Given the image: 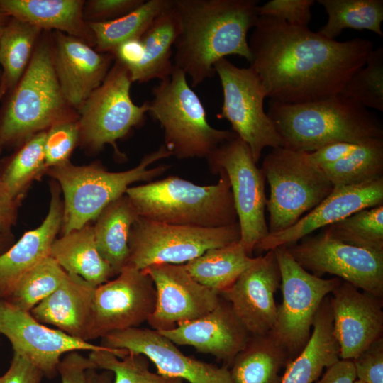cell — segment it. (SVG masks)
<instances>
[{"label":"cell","instance_id":"5bb4252c","mask_svg":"<svg viewBox=\"0 0 383 383\" xmlns=\"http://www.w3.org/2000/svg\"><path fill=\"white\" fill-rule=\"evenodd\" d=\"M155 285L143 270L125 267L115 278L95 289L89 328V341L138 327L154 311Z\"/></svg>","mask_w":383,"mask_h":383},{"label":"cell","instance_id":"44dd1931","mask_svg":"<svg viewBox=\"0 0 383 383\" xmlns=\"http://www.w3.org/2000/svg\"><path fill=\"white\" fill-rule=\"evenodd\" d=\"M383 204V177L360 184L334 186L330 194L289 228L269 233L257 243L260 252L287 246L313 231L340 221L357 211Z\"/></svg>","mask_w":383,"mask_h":383},{"label":"cell","instance_id":"ee69618b","mask_svg":"<svg viewBox=\"0 0 383 383\" xmlns=\"http://www.w3.org/2000/svg\"><path fill=\"white\" fill-rule=\"evenodd\" d=\"M313 0H270L258 7L259 16L273 17L292 26L308 27Z\"/></svg>","mask_w":383,"mask_h":383},{"label":"cell","instance_id":"ffe728a7","mask_svg":"<svg viewBox=\"0 0 383 383\" xmlns=\"http://www.w3.org/2000/svg\"><path fill=\"white\" fill-rule=\"evenodd\" d=\"M330 296L340 359L353 360L382 338V298L342 280Z\"/></svg>","mask_w":383,"mask_h":383},{"label":"cell","instance_id":"6f0895ef","mask_svg":"<svg viewBox=\"0 0 383 383\" xmlns=\"http://www.w3.org/2000/svg\"><path fill=\"white\" fill-rule=\"evenodd\" d=\"M354 383H364L363 382L356 379Z\"/></svg>","mask_w":383,"mask_h":383},{"label":"cell","instance_id":"7402d4cb","mask_svg":"<svg viewBox=\"0 0 383 383\" xmlns=\"http://www.w3.org/2000/svg\"><path fill=\"white\" fill-rule=\"evenodd\" d=\"M52 57L62 95L70 106L78 110L104 82L114 58L60 32H55Z\"/></svg>","mask_w":383,"mask_h":383},{"label":"cell","instance_id":"b9f144b4","mask_svg":"<svg viewBox=\"0 0 383 383\" xmlns=\"http://www.w3.org/2000/svg\"><path fill=\"white\" fill-rule=\"evenodd\" d=\"M79 140L78 120L62 121L48 129L44 145L47 169L70 161L69 158Z\"/></svg>","mask_w":383,"mask_h":383},{"label":"cell","instance_id":"8fae6325","mask_svg":"<svg viewBox=\"0 0 383 383\" xmlns=\"http://www.w3.org/2000/svg\"><path fill=\"white\" fill-rule=\"evenodd\" d=\"M132 82L128 69L116 60L101 84L79 108V140L91 150L109 144L118 156L122 155L116 141L144 122L149 101L140 106L133 103Z\"/></svg>","mask_w":383,"mask_h":383},{"label":"cell","instance_id":"11a10c76","mask_svg":"<svg viewBox=\"0 0 383 383\" xmlns=\"http://www.w3.org/2000/svg\"><path fill=\"white\" fill-rule=\"evenodd\" d=\"M8 90V88L5 84V82L1 79V82H0V100L2 98V96L4 95V94L6 92V91ZM1 150H0V152H1Z\"/></svg>","mask_w":383,"mask_h":383},{"label":"cell","instance_id":"4fadbf2b","mask_svg":"<svg viewBox=\"0 0 383 383\" xmlns=\"http://www.w3.org/2000/svg\"><path fill=\"white\" fill-rule=\"evenodd\" d=\"M212 173L226 174L240 230V243L251 256L255 245L269 234L265 218V177L247 144L240 138L228 140L206 159Z\"/></svg>","mask_w":383,"mask_h":383},{"label":"cell","instance_id":"3957f363","mask_svg":"<svg viewBox=\"0 0 383 383\" xmlns=\"http://www.w3.org/2000/svg\"><path fill=\"white\" fill-rule=\"evenodd\" d=\"M267 115L282 147L310 153L328 144H363L383 139L381 121L367 109L340 94L300 104L270 101Z\"/></svg>","mask_w":383,"mask_h":383},{"label":"cell","instance_id":"d6986e66","mask_svg":"<svg viewBox=\"0 0 383 383\" xmlns=\"http://www.w3.org/2000/svg\"><path fill=\"white\" fill-rule=\"evenodd\" d=\"M280 282V270L272 250L255 257L254 262L220 296L230 303L250 335H265L275 323L277 305L274 294Z\"/></svg>","mask_w":383,"mask_h":383},{"label":"cell","instance_id":"ba28073f","mask_svg":"<svg viewBox=\"0 0 383 383\" xmlns=\"http://www.w3.org/2000/svg\"><path fill=\"white\" fill-rule=\"evenodd\" d=\"M270 185L266 209L269 233H278L294 224L333 189L321 168L307 152L283 147L272 148L261 167Z\"/></svg>","mask_w":383,"mask_h":383},{"label":"cell","instance_id":"60d3db41","mask_svg":"<svg viewBox=\"0 0 383 383\" xmlns=\"http://www.w3.org/2000/svg\"><path fill=\"white\" fill-rule=\"evenodd\" d=\"M99 370H109L114 375L113 383H184L150 370V360L144 355L128 353L118 357L107 350L91 351L88 356Z\"/></svg>","mask_w":383,"mask_h":383},{"label":"cell","instance_id":"603a6c76","mask_svg":"<svg viewBox=\"0 0 383 383\" xmlns=\"http://www.w3.org/2000/svg\"><path fill=\"white\" fill-rule=\"evenodd\" d=\"M177 345L193 347L231 365L244 348L250 334L224 299L208 313L181 323L175 328L158 331Z\"/></svg>","mask_w":383,"mask_h":383},{"label":"cell","instance_id":"f5cc1de1","mask_svg":"<svg viewBox=\"0 0 383 383\" xmlns=\"http://www.w3.org/2000/svg\"><path fill=\"white\" fill-rule=\"evenodd\" d=\"M11 233H0V255L6 252L15 242Z\"/></svg>","mask_w":383,"mask_h":383},{"label":"cell","instance_id":"e0dca14e","mask_svg":"<svg viewBox=\"0 0 383 383\" xmlns=\"http://www.w3.org/2000/svg\"><path fill=\"white\" fill-rule=\"evenodd\" d=\"M143 270L156 290L155 307L147 321L153 330H170L198 318L221 300L218 293L196 281L184 264H155Z\"/></svg>","mask_w":383,"mask_h":383},{"label":"cell","instance_id":"83f0119b","mask_svg":"<svg viewBox=\"0 0 383 383\" xmlns=\"http://www.w3.org/2000/svg\"><path fill=\"white\" fill-rule=\"evenodd\" d=\"M180 31L177 14L172 4L160 13L140 38L143 52L138 64L129 71L133 82L162 80L172 74V48Z\"/></svg>","mask_w":383,"mask_h":383},{"label":"cell","instance_id":"f546056e","mask_svg":"<svg viewBox=\"0 0 383 383\" xmlns=\"http://www.w3.org/2000/svg\"><path fill=\"white\" fill-rule=\"evenodd\" d=\"M138 217L125 194L107 205L94 221L93 230L98 250L116 276L127 265L129 233Z\"/></svg>","mask_w":383,"mask_h":383},{"label":"cell","instance_id":"e575fe53","mask_svg":"<svg viewBox=\"0 0 383 383\" xmlns=\"http://www.w3.org/2000/svg\"><path fill=\"white\" fill-rule=\"evenodd\" d=\"M42 30L15 18L4 26L0 37L1 79L8 89L15 88L25 72Z\"/></svg>","mask_w":383,"mask_h":383},{"label":"cell","instance_id":"9a60e30c","mask_svg":"<svg viewBox=\"0 0 383 383\" xmlns=\"http://www.w3.org/2000/svg\"><path fill=\"white\" fill-rule=\"evenodd\" d=\"M306 270L336 276L362 291L383 296V252L350 245L323 233L285 246Z\"/></svg>","mask_w":383,"mask_h":383},{"label":"cell","instance_id":"7bdbcfd3","mask_svg":"<svg viewBox=\"0 0 383 383\" xmlns=\"http://www.w3.org/2000/svg\"><path fill=\"white\" fill-rule=\"evenodd\" d=\"M57 370L62 383H113L114 378L111 371L99 372L91 359L82 355L79 350L64 355Z\"/></svg>","mask_w":383,"mask_h":383},{"label":"cell","instance_id":"1f68e13d","mask_svg":"<svg viewBox=\"0 0 383 383\" xmlns=\"http://www.w3.org/2000/svg\"><path fill=\"white\" fill-rule=\"evenodd\" d=\"M255 260L238 241L208 250L184 265L196 281L220 294L230 287Z\"/></svg>","mask_w":383,"mask_h":383},{"label":"cell","instance_id":"d6a6232c","mask_svg":"<svg viewBox=\"0 0 383 383\" xmlns=\"http://www.w3.org/2000/svg\"><path fill=\"white\" fill-rule=\"evenodd\" d=\"M172 4V0L145 1L140 6L113 20L89 21L97 51L112 54L121 44L140 39L154 19Z\"/></svg>","mask_w":383,"mask_h":383},{"label":"cell","instance_id":"ab89813d","mask_svg":"<svg viewBox=\"0 0 383 383\" xmlns=\"http://www.w3.org/2000/svg\"><path fill=\"white\" fill-rule=\"evenodd\" d=\"M363 107L383 111V48L373 49L365 65L356 72L340 93Z\"/></svg>","mask_w":383,"mask_h":383},{"label":"cell","instance_id":"d590c367","mask_svg":"<svg viewBox=\"0 0 383 383\" xmlns=\"http://www.w3.org/2000/svg\"><path fill=\"white\" fill-rule=\"evenodd\" d=\"M334 186H350L383 177V139L360 145L346 157L319 166Z\"/></svg>","mask_w":383,"mask_h":383},{"label":"cell","instance_id":"2e32d148","mask_svg":"<svg viewBox=\"0 0 383 383\" xmlns=\"http://www.w3.org/2000/svg\"><path fill=\"white\" fill-rule=\"evenodd\" d=\"M0 335L10 341L14 353L26 358L48 378L57 374L62 357L73 350H107L118 357L128 352L82 341L65 333L46 326L30 312L23 311L0 298Z\"/></svg>","mask_w":383,"mask_h":383},{"label":"cell","instance_id":"f907efd6","mask_svg":"<svg viewBox=\"0 0 383 383\" xmlns=\"http://www.w3.org/2000/svg\"><path fill=\"white\" fill-rule=\"evenodd\" d=\"M326 369L321 378L316 383H354L356 380L352 360L340 359Z\"/></svg>","mask_w":383,"mask_h":383},{"label":"cell","instance_id":"7c38bea8","mask_svg":"<svg viewBox=\"0 0 383 383\" xmlns=\"http://www.w3.org/2000/svg\"><path fill=\"white\" fill-rule=\"evenodd\" d=\"M223 90V104L218 118L226 119L232 131L249 147L257 164L266 148L282 147L276 127L264 109L267 97L257 74L223 58L214 65Z\"/></svg>","mask_w":383,"mask_h":383},{"label":"cell","instance_id":"74e56055","mask_svg":"<svg viewBox=\"0 0 383 383\" xmlns=\"http://www.w3.org/2000/svg\"><path fill=\"white\" fill-rule=\"evenodd\" d=\"M67 272L50 255L23 274L1 299L23 311H30L52 294Z\"/></svg>","mask_w":383,"mask_h":383},{"label":"cell","instance_id":"4316f807","mask_svg":"<svg viewBox=\"0 0 383 383\" xmlns=\"http://www.w3.org/2000/svg\"><path fill=\"white\" fill-rule=\"evenodd\" d=\"M340 360V348L333 335L330 296L322 301L313 323V331L301 351L286 365L280 383H313L324 368Z\"/></svg>","mask_w":383,"mask_h":383},{"label":"cell","instance_id":"7dc6e473","mask_svg":"<svg viewBox=\"0 0 383 383\" xmlns=\"http://www.w3.org/2000/svg\"><path fill=\"white\" fill-rule=\"evenodd\" d=\"M43 373L26 358L14 353L1 383H42Z\"/></svg>","mask_w":383,"mask_h":383},{"label":"cell","instance_id":"cb8c5ba5","mask_svg":"<svg viewBox=\"0 0 383 383\" xmlns=\"http://www.w3.org/2000/svg\"><path fill=\"white\" fill-rule=\"evenodd\" d=\"M51 185L49 211L43 223L26 232L0 255V298H4L27 271L50 255L51 246L62 226L63 203L60 187Z\"/></svg>","mask_w":383,"mask_h":383},{"label":"cell","instance_id":"816d5d0a","mask_svg":"<svg viewBox=\"0 0 383 383\" xmlns=\"http://www.w3.org/2000/svg\"><path fill=\"white\" fill-rule=\"evenodd\" d=\"M143 52V48L140 38L131 40L121 44L112 55L116 60L121 62L130 71L140 61Z\"/></svg>","mask_w":383,"mask_h":383},{"label":"cell","instance_id":"f6af8a7d","mask_svg":"<svg viewBox=\"0 0 383 383\" xmlns=\"http://www.w3.org/2000/svg\"><path fill=\"white\" fill-rule=\"evenodd\" d=\"M353 360L356 379L364 383H383V338H380Z\"/></svg>","mask_w":383,"mask_h":383},{"label":"cell","instance_id":"9f6ffc18","mask_svg":"<svg viewBox=\"0 0 383 383\" xmlns=\"http://www.w3.org/2000/svg\"><path fill=\"white\" fill-rule=\"evenodd\" d=\"M5 25H0V37L1 35Z\"/></svg>","mask_w":383,"mask_h":383},{"label":"cell","instance_id":"30bf717a","mask_svg":"<svg viewBox=\"0 0 383 383\" xmlns=\"http://www.w3.org/2000/svg\"><path fill=\"white\" fill-rule=\"evenodd\" d=\"M274 250L280 270L282 301L277 306L275 323L270 333L286 349L291 360L307 343L322 301L342 279H323L311 274L292 257L285 246Z\"/></svg>","mask_w":383,"mask_h":383},{"label":"cell","instance_id":"7a4b0ae2","mask_svg":"<svg viewBox=\"0 0 383 383\" xmlns=\"http://www.w3.org/2000/svg\"><path fill=\"white\" fill-rule=\"evenodd\" d=\"M180 31L174 44V68L197 87L215 74L214 65L228 55H252L248 34L259 17L257 0H172Z\"/></svg>","mask_w":383,"mask_h":383},{"label":"cell","instance_id":"ac0fdd59","mask_svg":"<svg viewBox=\"0 0 383 383\" xmlns=\"http://www.w3.org/2000/svg\"><path fill=\"white\" fill-rule=\"evenodd\" d=\"M101 345L145 356L157 373L189 383H233L229 369L184 355L157 331L139 327L114 331L101 338Z\"/></svg>","mask_w":383,"mask_h":383},{"label":"cell","instance_id":"6da1fadb","mask_svg":"<svg viewBox=\"0 0 383 383\" xmlns=\"http://www.w3.org/2000/svg\"><path fill=\"white\" fill-rule=\"evenodd\" d=\"M250 68L266 96L284 104L318 101L340 94L362 68L373 43L356 38L328 39L309 27L259 16L248 39Z\"/></svg>","mask_w":383,"mask_h":383},{"label":"cell","instance_id":"8992f818","mask_svg":"<svg viewBox=\"0 0 383 383\" xmlns=\"http://www.w3.org/2000/svg\"><path fill=\"white\" fill-rule=\"evenodd\" d=\"M54 67L48 43L35 48L0 120V150L26 142L62 121L74 120L69 111Z\"/></svg>","mask_w":383,"mask_h":383},{"label":"cell","instance_id":"277c9868","mask_svg":"<svg viewBox=\"0 0 383 383\" xmlns=\"http://www.w3.org/2000/svg\"><path fill=\"white\" fill-rule=\"evenodd\" d=\"M215 184L201 186L177 176L130 187L128 196L139 216L173 225L218 228L238 223L229 179L224 171Z\"/></svg>","mask_w":383,"mask_h":383},{"label":"cell","instance_id":"d4e9b609","mask_svg":"<svg viewBox=\"0 0 383 383\" xmlns=\"http://www.w3.org/2000/svg\"><path fill=\"white\" fill-rule=\"evenodd\" d=\"M96 287L80 276L67 272L61 284L30 313L43 324L54 326L74 338L89 342V328Z\"/></svg>","mask_w":383,"mask_h":383},{"label":"cell","instance_id":"91938a15","mask_svg":"<svg viewBox=\"0 0 383 383\" xmlns=\"http://www.w3.org/2000/svg\"><path fill=\"white\" fill-rule=\"evenodd\" d=\"M0 340H1V338H0Z\"/></svg>","mask_w":383,"mask_h":383},{"label":"cell","instance_id":"c3c4849f","mask_svg":"<svg viewBox=\"0 0 383 383\" xmlns=\"http://www.w3.org/2000/svg\"><path fill=\"white\" fill-rule=\"evenodd\" d=\"M361 144L336 142L308 153L310 160L318 166L332 165L346 157Z\"/></svg>","mask_w":383,"mask_h":383},{"label":"cell","instance_id":"9c48e42d","mask_svg":"<svg viewBox=\"0 0 383 383\" xmlns=\"http://www.w3.org/2000/svg\"><path fill=\"white\" fill-rule=\"evenodd\" d=\"M240 239L238 222L223 227L199 228L161 223L139 216L130 231L126 266L143 270L155 264H185L208 250L228 245Z\"/></svg>","mask_w":383,"mask_h":383},{"label":"cell","instance_id":"5b68a950","mask_svg":"<svg viewBox=\"0 0 383 383\" xmlns=\"http://www.w3.org/2000/svg\"><path fill=\"white\" fill-rule=\"evenodd\" d=\"M170 156L172 153L162 144L126 171L109 172L98 165L78 166L70 161L48 169L46 172L59 184L64 196L62 235L95 221L107 205L126 194L131 184L162 174L168 165L149 167Z\"/></svg>","mask_w":383,"mask_h":383},{"label":"cell","instance_id":"52a82bcc","mask_svg":"<svg viewBox=\"0 0 383 383\" xmlns=\"http://www.w3.org/2000/svg\"><path fill=\"white\" fill-rule=\"evenodd\" d=\"M152 94L148 113L162 129L163 145L179 160L206 159L221 144L238 136L209 123L204 104L180 70L174 68L160 80Z\"/></svg>","mask_w":383,"mask_h":383},{"label":"cell","instance_id":"8d00e7d4","mask_svg":"<svg viewBox=\"0 0 383 383\" xmlns=\"http://www.w3.org/2000/svg\"><path fill=\"white\" fill-rule=\"evenodd\" d=\"M45 137L43 131L28 139L1 171L4 187L12 199L21 201L30 183L47 172Z\"/></svg>","mask_w":383,"mask_h":383},{"label":"cell","instance_id":"836d02e7","mask_svg":"<svg viewBox=\"0 0 383 383\" xmlns=\"http://www.w3.org/2000/svg\"><path fill=\"white\" fill-rule=\"evenodd\" d=\"M326 10V23L318 31L332 40L344 29L367 30L383 37L382 0H318Z\"/></svg>","mask_w":383,"mask_h":383},{"label":"cell","instance_id":"484cf974","mask_svg":"<svg viewBox=\"0 0 383 383\" xmlns=\"http://www.w3.org/2000/svg\"><path fill=\"white\" fill-rule=\"evenodd\" d=\"M84 1L81 0H0V9L11 18L95 45L84 18Z\"/></svg>","mask_w":383,"mask_h":383},{"label":"cell","instance_id":"4dcf8cb0","mask_svg":"<svg viewBox=\"0 0 383 383\" xmlns=\"http://www.w3.org/2000/svg\"><path fill=\"white\" fill-rule=\"evenodd\" d=\"M289 361L286 349L270 333L250 335L229 371L233 383H280V371Z\"/></svg>","mask_w":383,"mask_h":383},{"label":"cell","instance_id":"681fc988","mask_svg":"<svg viewBox=\"0 0 383 383\" xmlns=\"http://www.w3.org/2000/svg\"><path fill=\"white\" fill-rule=\"evenodd\" d=\"M20 201L12 199L5 189L0 171V233H11L17 220Z\"/></svg>","mask_w":383,"mask_h":383},{"label":"cell","instance_id":"f1b7e54d","mask_svg":"<svg viewBox=\"0 0 383 383\" xmlns=\"http://www.w3.org/2000/svg\"><path fill=\"white\" fill-rule=\"evenodd\" d=\"M50 256L66 272L79 275L95 287L116 276L98 250L91 223L56 238Z\"/></svg>","mask_w":383,"mask_h":383},{"label":"cell","instance_id":"f35d334b","mask_svg":"<svg viewBox=\"0 0 383 383\" xmlns=\"http://www.w3.org/2000/svg\"><path fill=\"white\" fill-rule=\"evenodd\" d=\"M323 233L350 245L383 252V204L357 211L325 227Z\"/></svg>","mask_w":383,"mask_h":383},{"label":"cell","instance_id":"680465c9","mask_svg":"<svg viewBox=\"0 0 383 383\" xmlns=\"http://www.w3.org/2000/svg\"><path fill=\"white\" fill-rule=\"evenodd\" d=\"M1 377H0V383H1Z\"/></svg>","mask_w":383,"mask_h":383},{"label":"cell","instance_id":"db71d44e","mask_svg":"<svg viewBox=\"0 0 383 383\" xmlns=\"http://www.w3.org/2000/svg\"><path fill=\"white\" fill-rule=\"evenodd\" d=\"M10 17L0 9V25H5Z\"/></svg>","mask_w":383,"mask_h":383},{"label":"cell","instance_id":"bcb514c9","mask_svg":"<svg viewBox=\"0 0 383 383\" xmlns=\"http://www.w3.org/2000/svg\"><path fill=\"white\" fill-rule=\"evenodd\" d=\"M144 0H91L84 3L91 21L116 19L135 9Z\"/></svg>","mask_w":383,"mask_h":383}]
</instances>
